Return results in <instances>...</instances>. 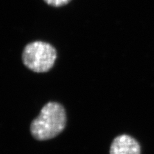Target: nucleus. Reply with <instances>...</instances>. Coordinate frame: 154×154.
<instances>
[{
  "label": "nucleus",
  "mask_w": 154,
  "mask_h": 154,
  "mask_svg": "<svg viewBox=\"0 0 154 154\" xmlns=\"http://www.w3.org/2000/svg\"><path fill=\"white\" fill-rule=\"evenodd\" d=\"M66 122V113L63 106L57 102H48L32 122L30 132L36 140H49L64 131Z\"/></svg>",
  "instance_id": "1"
},
{
  "label": "nucleus",
  "mask_w": 154,
  "mask_h": 154,
  "mask_svg": "<svg viewBox=\"0 0 154 154\" xmlns=\"http://www.w3.org/2000/svg\"><path fill=\"white\" fill-rule=\"evenodd\" d=\"M56 59L57 51L55 48L43 41L29 43L22 54L23 64L36 73H45L51 69Z\"/></svg>",
  "instance_id": "2"
},
{
  "label": "nucleus",
  "mask_w": 154,
  "mask_h": 154,
  "mask_svg": "<svg viewBox=\"0 0 154 154\" xmlns=\"http://www.w3.org/2000/svg\"><path fill=\"white\" fill-rule=\"evenodd\" d=\"M141 147L139 143L127 134L116 137L110 147V154H140Z\"/></svg>",
  "instance_id": "3"
},
{
  "label": "nucleus",
  "mask_w": 154,
  "mask_h": 154,
  "mask_svg": "<svg viewBox=\"0 0 154 154\" xmlns=\"http://www.w3.org/2000/svg\"><path fill=\"white\" fill-rule=\"evenodd\" d=\"M48 5L53 7H61L69 3L71 0H44Z\"/></svg>",
  "instance_id": "4"
}]
</instances>
